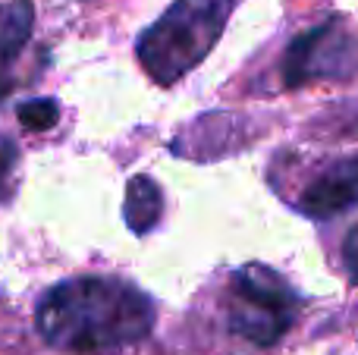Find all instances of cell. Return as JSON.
Returning a JSON list of instances; mask_svg holds the SVG:
<instances>
[{
	"label": "cell",
	"mask_w": 358,
	"mask_h": 355,
	"mask_svg": "<svg viewBox=\"0 0 358 355\" xmlns=\"http://www.w3.org/2000/svg\"><path fill=\"white\" fill-rule=\"evenodd\" d=\"M236 0H173L155 25L142 31L136 54L161 85H173L198 66L220 41Z\"/></svg>",
	"instance_id": "7a4b0ae2"
},
{
	"label": "cell",
	"mask_w": 358,
	"mask_h": 355,
	"mask_svg": "<svg viewBox=\"0 0 358 355\" xmlns=\"http://www.w3.org/2000/svg\"><path fill=\"white\" fill-rule=\"evenodd\" d=\"M13 167H16V148L10 142H0V182L10 180Z\"/></svg>",
	"instance_id": "30bf717a"
},
{
	"label": "cell",
	"mask_w": 358,
	"mask_h": 355,
	"mask_svg": "<svg viewBox=\"0 0 358 355\" xmlns=\"http://www.w3.org/2000/svg\"><path fill=\"white\" fill-rule=\"evenodd\" d=\"M358 205V154L330 164L302 192L299 211L311 220H330Z\"/></svg>",
	"instance_id": "5b68a950"
},
{
	"label": "cell",
	"mask_w": 358,
	"mask_h": 355,
	"mask_svg": "<svg viewBox=\"0 0 358 355\" xmlns=\"http://www.w3.org/2000/svg\"><path fill=\"white\" fill-rule=\"evenodd\" d=\"M358 75V35L343 19H327L302 31L286 48L283 82L286 88L305 82H346Z\"/></svg>",
	"instance_id": "277c9868"
},
{
	"label": "cell",
	"mask_w": 358,
	"mask_h": 355,
	"mask_svg": "<svg viewBox=\"0 0 358 355\" xmlns=\"http://www.w3.org/2000/svg\"><path fill=\"white\" fill-rule=\"evenodd\" d=\"M302 299L267 264H245L229 280L227 324L236 337L255 346H273L292 331Z\"/></svg>",
	"instance_id": "3957f363"
},
{
	"label": "cell",
	"mask_w": 358,
	"mask_h": 355,
	"mask_svg": "<svg viewBox=\"0 0 358 355\" xmlns=\"http://www.w3.org/2000/svg\"><path fill=\"white\" fill-rule=\"evenodd\" d=\"M343 264H346L349 277L358 283V224L349 230L346 242H343Z\"/></svg>",
	"instance_id": "9c48e42d"
},
{
	"label": "cell",
	"mask_w": 358,
	"mask_h": 355,
	"mask_svg": "<svg viewBox=\"0 0 358 355\" xmlns=\"http://www.w3.org/2000/svg\"><path fill=\"white\" fill-rule=\"evenodd\" d=\"M16 117L25 129L48 132V129H54L57 119H60V107H57V101H50V98H31V101H25V104H19Z\"/></svg>",
	"instance_id": "ba28073f"
},
{
	"label": "cell",
	"mask_w": 358,
	"mask_h": 355,
	"mask_svg": "<svg viewBox=\"0 0 358 355\" xmlns=\"http://www.w3.org/2000/svg\"><path fill=\"white\" fill-rule=\"evenodd\" d=\"M155 302L120 277H76L41 296L35 312L44 343L73 355H117L155 327Z\"/></svg>",
	"instance_id": "6da1fadb"
},
{
	"label": "cell",
	"mask_w": 358,
	"mask_h": 355,
	"mask_svg": "<svg viewBox=\"0 0 358 355\" xmlns=\"http://www.w3.org/2000/svg\"><path fill=\"white\" fill-rule=\"evenodd\" d=\"M35 29V6L31 0H10L0 3V79L10 73L16 57L22 54L25 41Z\"/></svg>",
	"instance_id": "8992f818"
},
{
	"label": "cell",
	"mask_w": 358,
	"mask_h": 355,
	"mask_svg": "<svg viewBox=\"0 0 358 355\" xmlns=\"http://www.w3.org/2000/svg\"><path fill=\"white\" fill-rule=\"evenodd\" d=\"M161 214H164L161 186L145 173L132 176L129 186H126V208H123V217H126V224H129V230L132 233L155 230Z\"/></svg>",
	"instance_id": "52a82bcc"
}]
</instances>
